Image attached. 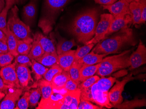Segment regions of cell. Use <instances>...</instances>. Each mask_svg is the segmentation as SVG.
<instances>
[{
    "label": "cell",
    "instance_id": "cell-46",
    "mask_svg": "<svg viewBox=\"0 0 146 109\" xmlns=\"http://www.w3.org/2000/svg\"><path fill=\"white\" fill-rule=\"evenodd\" d=\"M8 52L9 48L6 41L0 40V54L6 53Z\"/></svg>",
    "mask_w": 146,
    "mask_h": 109
},
{
    "label": "cell",
    "instance_id": "cell-51",
    "mask_svg": "<svg viewBox=\"0 0 146 109\" xmlns=\"http://www.w3.org/2000/svg\"><path fill=\"white\" fill-rule=\"evenodd\" d=\"M27 0H15V4L17 5H22L25 3Z\"/></svg>",
    "mask_w": 146,
    "mask_h": 109
},
{
    "label": "cell",
    "instance_id": "cell-20",
    "mask_svg": "<svg viewBox=\"0 0 146 109\" xmlns=\"http://www.w3.org/2000/svg\"><path fill=\"white\" fill-rule=\"evenodd\" d=\"M56 37L58 40L56 47V53L58 55L70 50L73 47L77 45L74 39L68 40L62 37L58 32L56 35Z\"/></svg>",
    "mask_w": 146,
    "mask_h": 109
},
{
    "label": "cell",
    "instance_id": "cell-40",
    "mask_svg": "<svg viewBox=\"0 0 146 109\" xmlns=\"http://www.w3.org/2000/svg\"><path fill=\"white\" fill-rule=\"evenodd\" d=\"M99 78H100L98 76H93L82 82L81 84L80 83L79 85L78 88L81 90L92 87Z\"/></svg>",
    "mask_w": 146,
    "mask_h": 109
},
{
    "label": "cell",
    "instance_id": "cell-35",
    "mask_svg": "<svg viewBox=\"0 0 146 109\" xmlns=\"http://www.w3.org/2000/svg\"><path fill=\"white\" fill-rule=\"evenodd\" d=\"M94 44H90L85 45L83 47H80L78 46V48L75 51V60L78 61L88 54L94 47Z\"/></svg>",
    "mask_w": 146,
    "mask_h": 109
},
{
    "label": "cell",
    "instance_id": "cell-2",
    "mask_svg": "<svg viewBox=\"0 0 146 109\" xmlns=\"http://www.w3.org/2000/svg\"><path fill=\"white\" fill-rule=\"evenodd\" d=\"M136 43L133 30L129 26H127L115 33L112 36L108 37L98 42L92 50L98 54L108 55L118 53L125 46H134Z\"/></svg>",
    "mask_w": 146,
    "mask_h": 109
},
{
    "label": "cell",
    "instance_id": "cell-37",
    "mask_svg": "<svg viewBox=\"0 0 146 109\" xmlns=\"http://www.w3.org/2000/svg\"><path fill=\"white\" fill-rule=\"evenodd\" d=\"M30 91L25 93L23 97L18 101L16 107L15 109H27L29 106V98Z\"/></svg>",
    "mask_w": 146,
    "mask_h": 109
},
{
    "label": "cell",
    "instance_id": "cell-18",
    "mask_svg": "<svg viewBox=\"0 0 146 109\" xmlns=\"http://www.w3.org/2000/svg\"><path fill=\"white\" fill-rule=\"evenodd\" d=\"M75 51L76 50H70L58 55V64L64 70L69 71L70 66L75 61Z\"/></svg>",
    "mask_w": 146,
    "mask_h": 109
},
{
    "label": "cell",
    "instance_id": "cell-11",
    "mask_svg": "<svg viewBox=\"0 0 146 109\" xmlns=\"http://www.w3.org/2000/svg\"><path fill=\"white\" fill-rule=\"evenodd\" d=\"M129 70L138 68L146 63V48L141 40L137 50L129 56Z\"/></svg>",
    "mask_w": 146,
    "mask_h": 109
},
{
    "label": "cell",
    "instance_id": "cell-19",
    "mask_svg": "<svg viewBox=\"0 0 146 109\" xmlns=\"http://www.w3.org/2000/svg\"><path fill=\"white\" fill-rule=\"evenodd\" d=\"M33 40H37L40 43L45 53L57 54L56 48L53 41L42 33L36 32L34 35Z\"/></svg>",
    "mask_w": 146,
    "mask_h": 109
},
{
    "label": "cell",
    "instance_id": "cell-45",
    "mask_svg": "<svg viewBox=\"0 0 146 109\" xmlns=\"http://www.w3.org/2000/svg\"><path fill=\"white\" fill-rule=\"evenodd\" d=\"M11 87H13L6 84L1 78H0V91L4 93L5 94H6L8 92L9 89Z\"/></svg>",
    "mask_w": 146,
    "mask_h": 109
},
{
    "label": "cell",
    "instance_id": "cell-50",
    "mask_svg": "<svg viewBox=\"0 0 146 109\" xmlns=\"http://www.w3.org/2000/svg\"><path fill=\"white\" fill-rule=\"evenodd\" d=\"M5 6V0H0V13L2 11Z\"/></svg>",
    "mask_w": 146,
    "mask_h": 109
},
{
    "label": "cell",
    "instance_id": "cell-7",
    "mask_svg": "<svg viewBox=\"0 0 146 109\" xmlns=\"http://www.w3.org/2000/svg\"><path fill=\"white\" fill-rule=\"evenodd\" d=\"M68 91L65 88L57 89L52 88L49 98L41 99L36 109H60L64 103L66 94Z\"/></svg>",
    "mask_w": 146,
    "mask_h": 109
},
{
    "label": "cell",
    "instance_id": "cell-3",
    "mask_svg": "<svg viewBox=\"0 0 146 109\" xmlns=\"http://www.w3.org/2000/svg\"><path fill=\"white\" fill-rule=\"evenodd\" d=\"M75 0H44L42 3V18L39 26L44 33L47 34L52 29L56 17L64 8Z\"/></svg>",
    "mask_w": 146,
    "mask_h": 109
},
{
    "label": "cell",
    "instance_id": "cell-17",
    "mask_svg": "<svg viewBox=\"0 0 146 109\" xmlns=\"http://www.w3.org/2000/svg\"><path fill=\"white\" fill-rule=\"evenodd\" d=\"M80 95L81 90L79 88L75 91H68L60 109H78L80 101Z\"/></svg>",
    "mask_w": 146,
    "mask_h": 109
},
{
    "label": "cell",
    "instance_id": "cell-34",
    "mask_svg": "<svg viewBox=\"0 0 146 109\" xmlns=\"http://www.w3.org/2000/svg\"><path fill=\"white\" fill-rule=\"evenodd\" d=\"M63 70V69L60 66L59 64L56 63L48 69L43 75V78L46 80L51 82L55 76L62 72Z\"/></svg>",
    "mask_w": 146,
    "mask_h": 109
},
{
    "label": "cell",
    "instance_id": "cell-38",
    "mask_svg": "<svg viewBox=\"0 0 146 109\" xmlns=\"http://www.w3.org/2000/svg\"><path fill=\"white\" fill-rule=\"evenodd\" d=\"M9 11V10L5 7L0 13V29L4 32L5 35L7 32V18Z\"/></svg>",
    "mask_w": 146,
    "mask_h": 109
},
{
    "label": "cell",
    "instance_id": "cell-47",
    "mask_svg": "<svg viewBox=\"0 0 146 109\" xmlns=\"http://www.w3.org/2000/svg\"><path fill=\"white\" fill-rule=\"evenodd\" d=\"M95 3L102 5H110L118 1V0H94Z\"/></svg>",
    "mask_w": 146,
    "mask_h": 109
},
{
    "label": "cell",
    "instance_id": "cell-41",
    "mask_svg": "<svg viewBox=\"0 0 146 109\" xmlns=\"http://www.w3.org/2000/svg\"><path fill=\"white\" fill-rule=\"evenodd\" d=\"M101 106L95 105L92 104L90 101L85 100H80L78 106V109H102Z\"/></svg>",
    "mask_w": 146,
    "mask_h": 109
},
{
    "label": "cell",
    "instance_id": "cell-43",
    "mask_svg": "<svg viewBox=\"0 0 146 109\" xmlns=\"http://www.w3.org/2000/svg\"><path fill=\"white\" fill-rule=\"evenodd\" d=\"M79 85V84L76 83L70 78L66 83L64 88H65L68 91H74L78 88Z\"/></svg>",
    "mask_w": 146,
    "mask_h": 109
},
{
    "label": "cell",
    "instance_id": "cell-26",
    "mask_svg": "<svg viewBox=\"0 0 146 109\" xmlns=\"http://www.w3.org/2000/svg\"><path fill=\"white\" fill-rule=\"evenodd\" d=\"M45 67H50L58 63V57L57 54L44 53L43 55L36 60Z\"/></svg>",
    "mask_w": 146,
    "mask_h": 109
},
{
    "label": "cell",
    "instance_id": "cell-36",
    "mask_svg": "<svg viewBox=\"0 0 146 109\" xmlns=\"http://www.w3.org/2000/svg\"><path fill=\"white\" fill-rule=\"evenodd\" d=\"M41 92L39 87L32 89L30 91L29 98V106L35 107L38 104V101L41 96Z\"/></svg>",
    "mask_w": 146,
    "mask_h": 109
},
{
    "label": "cell",
    "instance_id": "cell-52",
    "mask_svg": "<svg viewBox=\"0 0 146 109\" xmlns=\"http://www.w3.org/2000/svg\"><path fill=\"white\" fill-rule=\"evenodd\" d=\"M5 96V94L4 93L0 91V101H1L3 98H4Z\"/></svg>",
    "mask_w": 146,
    "mask_h": 109
},
{
    "label": "cell",
    "instance_id": "cell-30",
    "mask_svg": "<svg viewBox=\"0 0 146 109\" xmlns=\"http://www.w3.org/2000/svg\"><path fill=\"white\" fill-rule=\"evenodd\" d=\"M32 61V72L35 74V78L37 81L42 78L44 74L48 70V68L39 63L35 60Z\"/></svg>",
    "mask_w": 146,
    "mask_h": 109
},
{
    "label": "cell",
    "instance_id": "cell-24",
    "mask_svg": "<svg viewBox=\"0 0 146 109\" xmlns=\"http://www.w3.org/2000/svg\"><path fill=\"white\" fill-rule=\"evenodd\" d=\"M100 66V63L96 65H83L80 70V81L83 82L87 79L94 76Z\"/></svg>",
    "mask_w": 146,
    "mask_h": 109
},
{
    "label": "cell",
    "instance_id": "cell-6",
    "mask_svg": "<svg viewBox=\"0 0 146 109\" xmlns=\"http://www.w3.org/2000/svg\"><path fill=\"white\" fill-rule=\"evenodd\" d=\"M108 92L102 91L96 83L92 87L81 89L80 100L92 102L101 107L112 108L113 105L110 102Z\"/></svg>",
    "mask_w": 146,
    "mask_h": 109
},
{
    "label": "cell",
    "instance_id": "cell-4",
    "mask_svg": "<svg viewBox=\"0 0 146 109\" xmlns=\"http://www.w3.org/2000/svg\"><path fill=\"white\" fill-rule=\"evenodd\" d=\"M130 51V50H125L119 54L107 57L102 59L96 74L103 77L118 70L129 67V54Z\"/></svg>",
    "mask_w": 146,
    "mask_h": 109
},
{
    "label": "cell",
    "instance_id": "cell-39",
    "mask_svg": "<svg viewBox=\"0 0 146 109\" xmlns=\"http://www.w3.org/2000/svg\"><path fill=\"white\" fill-rule=\"evenodd\" d=\"M14 57L9 52L0 54V67H4L11 64Z\"/></svg>",
    "mask_w": 146,
    "mask_h": 109
},
{
    "label": "cell",
    "instance_id": "cell-13",
    "mask_svg": "<svg viewBox=\"0 0 146 109\" xmlns=\"http://www.w3.org/2000/svg\"><path fill=\"white\" fill-rule=\"evenodd\" d=\"M24 89L23 88H10L0 104V109H15L16 102L20 99Z\"/></svg>",
    "mask_w": 146,
    "mask_h": 109
},
{
    "label": "cell",
    "instance_id": "cell-53",
    "mask_svg": "<svg viewBox=\"0 0 146 109\" xmlns=\"http://www.w3.org/2000/svg\"><path fill=\"white\" fill-rule=\"evenodd\" d=\"M128 3H130L132 2H139L140 0H126Z\"/></svg>",
    "mask_w": 146,
    "mask_h": 109
},
{
    "label": "cell",
    "instance_id": "cell-48",
    "mask_svg": "<svg viewBox=\"0 0 146 109\" xmlns=\"http://www.w3.org/2000/svg\"><path fill=\"white\" fill-rule=\"evenodd\" d=\"M5 7L9 10L15 4V0H5Z\"/></svg>",
    "mask_w": 146,
    "mask_h": 109
},
{
    "label": "cell",
    "instance_id": "cell-14",
    "mask_svg": "<svg viewBox=\"0 0 146 109\" xmlns=\"http://www.w3.org/2000/svg\"><path fill=\"white\" fill-rule=\"evenodd\" d=\"M38 0H31L23 8V19L24 22L30 27L33 24L37 12Z\"/></svg>",
    "mask_w": 146,
    "mask_h": 109
},
{
    "label": "cell",
    "instance_id": "cell-42",
    "mask_svg": "<svg viewBox=\"0 0 146 109\" xmlns=\"http://www.w3.org/2000/svg\"><path fill=\"white\" fill-rule=\"evenodd\" d=\"M15 62L17 63L25 65L27 66L32 67V62L27 55H20L15 57Z\"/></svg>",
    "mask_w": 146,
    "mask_h": 109
},
{
    "label": "cell",
    "instance_id": "cell-32",
    "mask_svg": "<svg viewBox=\"0 0 146 109\" xmlns=\"http://www.w3.org/2000/svg\"><path fill=\"white\" fill-rule=\"evenodd\" d=\"M82 66V63L75 60L70 66L69 71L70 78L79 84L81 83L80 81V70Z\"/></svg>",
    "mask_w": 146,
    "mask_h": 109
},
{
    "label": "cell",
    "instance_id": "cell-10",
    "mask_svg": "<svg viewBox=\"0 0 146 109\" xmlns=\"http://www.w3.org/2000/svg\"><path fill=\"white\" fill-rule=\"evenodd\" d=\"M17 63L15 61L9 65L2 67L0 70V76L4 83L7 85L13 87L23 88L20 85L15 70V65Z\"/></svg>",
    "mask_w": 146,
    "mask_h": 109
},
{
    "label": "cell",
    "instance_id": "cell-1",
    "mask_svg": "<svg viewBox=\"0 0 146 109\" xmlns=\"http://www.w3.org/2000/svg\"><path fill=\"white\" fill-rule=\"evenodd\" d=\"M98 11L95 8L87 10L75 17L69 27V31L79 43L85 44L95 35Z\"/></svg>",
    "mask_w": 146,
    "mask_h": 109
},
{
    "label": "cell",
    "instance_id": "cell-29",
    "mask_svg": "<svg viewBox=\"0 0 146 109\" xmlns=\"http://www.w3.org/2000/svg\"><path fill=\"white\" fill-rule=\"evenodd\" d=\"M44 53L45 52L40 43L37 40H33L31 50L28 55L30 60H36L43 55Z\"/></svg>",
    "mask_w": 146,
    "mask_h": 109
},
{
    "label": "cell",
    "instance_id": "cell-9",
    "mask_svg": "<svg viewBox=\"0 0 146 109\" xmlns=\"http://www.w3.org/2000/svg\"><path fill=\"white\" fill-rule=\"evenodd\" d=\"M131 74L125 78L122 81L116 80L115 85L108 92L110 102L113 105L119 104L123 101L122 93L124 89L125 86L129 81L133 79Z\"/></svg>",
    "mask_w": 146,
    "mask_h": 109
},
{
    "label": "cell",
    "instance_id": "cell-8",
    "mask_svg": "<svg viewBox=\"0 0 146 109\" xmlns=\"http://www.w3.org/2000/svg\"><path fill=\"white\" fill-rule=\"evenodd\" d=\"M114 17L110 14H103L100 16V20L98 23L95 31L94 37L84 45L96 44L104 39Z\"/></svg>",
    "mask_w": 146,
    "mask_h": 109
},
{
    "label": "cell",
    "instance_id": "cell-31",
    "mask_svg": "<svg viewBox=\"0 0 146 109\" xmlns=\"http://www.w3.org/2000/svg\"><path fill=\"white\" fill-rule=\"evenodd\" d=\"M115 78L110 77V78H105L104 76L99 78L96 83L97 84L98 87L99 89L102 91H109L110 89L116 81Z\"/></svg>",
    "mask_w": 146,
    "mask_h": 109
},
{
    "label": "cell",
    "instance_id": "cell-22",
    "mask_svg": "<svg viewBox=\"0 0 146 109\" xmlns=\"http://www.w3.org/2000/svg\"><path fill=\"white\" fill-rule=\"evenodd\" d=\"M106 54H98L92 50L91 52L84 56L82 59L78 61L83 65H95L100 63L102 61L104 57L107 56Z\"/></svg>",
    "mask_w": 146,
    "mask_h": 109
},
{
    "label": "cell",
    "instance_id": "cell-44",
    "mask_svg": "<svg viewBox=\"0 0 146 109\" xmlns=\"http://www.w3.org/2000/svg\"><path fill=\"white\" fill-rule=\"evenodd\" d=\"M141 5V14L140 24L144 23L146 21V0H140L139 1Z\"/></svg>",
    "mask_w": 146,
    "mask_h": 109
},
{
    "label": "cell",
    "instance_id": "cell-12",
    "mask_svg": "<svg viewBox=\"0 0 146 109\" xmlns=\"http://www.w3.org/2000/svg\"><path fill=\"white\" fill-rule=\"evenodd\" d=\"M129 3L126 0H118L110 5H102L103 9L109 10L111 14L115 18L123 17L125 15H132L129 10Z\"/></svg>",
    "mask_w": 146,
    "mask_h": 109
},
{
    "label": "cell",
    "instance_id": "cell-23",
    "mask_svg": "<svg viewBox=\"0 0 146 109\" xmlns=\"http://www.w3.org/2000/svg\"><path fill=\"white\" fill-rule=\"evenodd\" d=\"M7 38V44H8L9 52L12 54L15 57L18 56L17 49L18 40L19 39L14 33L10 30L7 25V32L6 34Z\"/></svg>",
    "mask_w": 146,
    "mask_h": 109
},
{
    "label": "cell",
    "instance_id": "cell-21",
    "mask_svg": "<svg viewBox=\"0 0 146 109\" xmlns=\"http://www.w3.org/2000/svg\"><path fill=\"white\" fill-rule=\"evenodd\" d=\"M70 78L69 72L63 70L62 72L55 76L51 81L52 88L57 89L64 88L66 83Z\"/></svg>",
    "mask_w": 146,
    "mask_h": 109
},
{
    "label": "cell",
    "instance_id": "cell-15",
    "mask_svg": "<svg viewBox=\"0 0 146 109\" xmlns=\"http://www.w3.org/2000/svg\"><path fill=\"white\" fill-rule=\"evenodd\" d=\"M15 70L20 85L24 89L27 88L29 84L33 82L30 69L25 65L16 63Z\"/></svg>",
    "mask_w": 146,
    "mask_h": 109
},
{
    "label": "cell",
    "instance_id": "cell-33",
    "mask_svg": "<svg viewBox=\"0 0 146 109\" xmlns=\"http://www.w3.org/2000/svg\"><path fill=\"white\" fill-rule=\"evenodd\" d=\"M33 41L19 39L18 40L17 49L18 54L28 55L32 47Z\"/></svg>",
    "mask_w": 146,
    "mask_h": 109
},
{
    "label": "cell",
    "instance_id": "cell-49",
    "mask_svg": "<svg viewBox=\"0 0 146 109\" xmlns=\"http://www.w3.org/2000/svg\"><path fill=\"white\" fill-rule=\"evenodd\" d=\"M0 40L6 41V42L7 41L6 35L1 29H0Z\"/></svg>",
    "mask_w": 146,
    "mask_h": 109
},
{
    "label": "cell",
    "instance_id": "cell-27",
    "mask_svg": "<svg viewBox=\"0 0 146 109\" xmlns=\"http://www.w3.org/2000/svg\"><path fill=\"white\" fill-rule=\"evenodd\" d=\"M129 10L133 18V24H140L141 14V5L139 2L129 3Z\"/></svg>",
    "mask_w": 146,
    "mask_h": 109
},
{
    "label": "cell",
    "instance_id": "cell-28",
    "mask_svg": "<svg viewBox=\"0 0 146 109\" xmlns=\"http://www.w3.org/2000/svg\"><path fill=\"white\" fill-rule=\"evenodd\" d=\"M38 81L37 85L41 92L42 99L49 98L52 91V87L50 82L44 79H41Z\"/></svg>",
    "mask_w": 146,
    "mask_h": 109
},
{
    "label": "cell",
    "instance_id": "cell-16",
    "mask_svg": "<svg viewBox=\"0 0 146 109\" xmlns=\"http://www.w3.org/2000/svg\"><path fill=\"white\" fill-rule=\"evenodd\" d=\"M132 23H133V18L132 15L129 14L123 17L115 18H114V19L112 21L107 33L105 36L104 39L110 36L112 34L115 33L125 26H128L129 24Z\"/></svg>",
    "mask_w": 146,
    "mask_h": 109
},
{
    "label": "cell",
    "instance_id": "cell-5",
    "mask_svg": "<svg viewBox=\"0 0 146 109\" xmlns=\"http://www.w3.org/2000/svg\"><path fill=\"white\" fill-rule=\"evenodd\" d=\"M19 10L16 5L11 9L7 25L10 30L20 40L33 41L30 27L20 19Z\"/></svg>",
    "mask_w": 146,
    "mask_h": 109
},
{
    "label": "cell",
    "instance_id": "cell-25",
    "mask_svg": "<svg viewBox=\"0 0 146 109\" xmlns=\"http://www.w3.org/2000/svg\"><path fill=\"white\" fill-rule=\"evenodd\" d=\"M146 106V99H139L136 98L131 101H125L120 104L113 106V107L119 109H131Z\"/></svg>",
    "mask_w": 146,
    "mask_h": 109
}]
</instances>
